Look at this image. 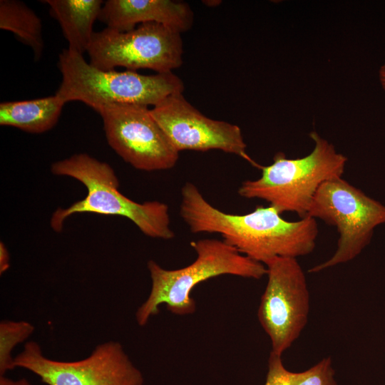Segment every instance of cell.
I'll list each match as a JSON object with an SVG mask.
<instances>
[{
  "instance_id": "6da1fadb",
  "label": "cell",
  "mask_w": 385,
  "mask_h": 385,
  "mask_svg": "<svg viewBox=\"0 0 385 385\" xmlns=\"http://www.w3.org/2000/svg\"><path fill=\"white\" fill-rule=\"evenodd\" d=\"M180 215L191 232L218 233L225 243L262 264L274 257L297 258L311 253L319 233L316 219L306 216L287 221L271 205L242 215L224 212L190 182L181 189Z\"/></svg>"
},
{
  "instance_id": "7a4b0ae2",
  "label": "cell",
  "mask_w": 385,
  "mask_h": 385,
  "mask_svg": "<svg viewBox=\"0 0 385 385\" xmlns=\"http://www.w3.org/2000/svg\"><path fill=\"white\" fill-rule=\"evenodd\" d=\"M53 174L68 176L85 185L86 196L66 208H58L50 220L51 228L61 232L66 220L78 213L125 217L152 238L170 240L168 206L159 201L135 202L118 190L119 181L112 167L86 153H78L51 165Z\"/></svg>"
},
{
  "instance_id": "3957f363",
  "label": "cell",
  "mask_w": 385,
  "mask_h": 385,
  "mask_svg": "<svg viewBox=\"0 0 385 385\" xmlns=\"http://www.w3.org/2000/svg\"><path fill=\"white\" fill-rule=\"evenodd\" d=\"M190 245L196 252V259L186 267L166 270L154 260L148 262L151 289L135 313L140 327L158 314L161 304H165L168 310L174 314L194 313L196 304L191 292L202 282L223 274L255 279L267 274L264 264L241 254L223 240L201 239Z\"/></svg>"
},
{
  "instance_id": "277c9868",
  "label": "cell",
  "mask_w": 385,
  "mask_h": 385,
  "mask_svg": "<svg viewBox=\"0 0 385 385\" xmlns=\"http://www.w3.org/2000/svg\"><path fill=\"white\" fill-rule=\"evenodd\" d=\"M58 66L62 81L56 94L66 103L81 101L96 111L122 104L153 107L184 90L183 81L173 72L142 75L128 70H101L68 48L59 53Z\"/></svg>"
},
{
  "instance_id": "5b68a950",
  "label": "cell",
  "mask_w": 385,
  "mask_h": 385,
  "mask_svg": "<svg viewBox=\"0 0 385 385\" xmlns=\"http://www.w3.org/2000/svg\"><path fill=\"white\" fill-rule=\"evenodd\" d=\"M309 136L314 148L309 155L289 159L284 153H277L272 164L261 165L259 178L242 183L238 194L244 198L265 200L281 214L292 212L301 218L306 217L320 185L342 178L347 161L316 132Z\"/></svg>"
},
{
  "instance_id": "8992f818",
  "label": "cell",
  "mask_w": 385,
  "mask_h": 385,
  "mask_svg": "<svg viewBox=\"0 0 385 385\" xmlns=\"http://www.w3.org/2000/svg\"><path fill=\"white\" fill-rule=\"evenodd\" d=\"M307 216L336 227L339 235L332 257L309 269L315 273L356 257L370 242L375 227L385 223V205L337 178L320 185Z\"/></svg>"
},
{
  "instance_id": "52a82bcc",
  "label": "cell",
  "mask_w": 385,
  "mask_h": 385,
  "mask_svg": "<svg viewBox=\"0 0 385 385\" xmlns=\"http://www.w3.org/2000/svg\"><path fill=\"white\" fill-rule=\"evenodd\" d=\"M90 63L101 70L124 67L164 73L183 64L181 34L160 24L146 23L120 32L108 28L95 32L87 51Z\"/></svg>"
},
{
  "instance_id": "ba28073f",
  "label": "cell",
  "mask_w": 385,
  "mask_h": 385,
  "mask_svg": "<svg viewBox=\"0 0 385 385\" xmlns=\"http://www.w3.org/2000/svg\"><path fill=\"white\" fill-rule=\"evenodd\" d=\"M264 265L268 280L257 317L270 339L271 353L282 356L307 324L309 293L297 258L274 257Z\"/></svg>"
},
{
  "instance_id": "9c48e42d",
  "label": "cell",
  "mask_w": 385,
  "mask_h": 385,
  "mask_svg": "<svg viewBox=\"0 0 385 385\" xmlns=\"http://www.w3.org/2000/svg\"><path fill=\"white\" fill-rule=\"evenodd\" d=\"M14 363L48 385H143L144 381L141 371L115 341L98 345L88 357L76 361L48 359L37 342H28Z\"/></svg>"
},
{
  "instance_id": "30bf717a",
  "label": "cell",
  "mask_w": 385,
  "mask_h": 385,
  "mask_svg": "<svg viewBox=\"0 0 385 385\" xmlns=\"http://www.w3.org/2000/svg\"><path fill=\"white\" fill-rule=\"evenodd\" d=\"M98 112L111 148L126 163L143 171L173 168L179 152L147 106L122 104L103 107Z\"/></svg>"
},
{
  "instance_id": "8fae6325",
  "label": "cell",
  "mask_w": 385,
  "mask_h": 385,
  "mask_svg": "<svg viewBox=\"0 0 385 385\" xmlns=\"http://www.w3.org/2000/svg\"><path fill=\"white\" fill-rule=\"evenodd\" d=\"M150 113L178 152L220 150L261 167L246 153L247 145L238 125L205 116L183 93L168 96L153 106Z\"/></svg>"
},
{
  "instance_id": "7c38bea8",
  "label": "cell",
  "mask_w": 385,
  "mask_h": 385,
  "mask_svg": "<svg viewBox=\"0 0 385 385\" xmlns=\"http://www.w3.org/2000/svg\"><path fill=\"white\" fill-rule=\"evenodd\" d=\"M98 19L108 29L124 32L137 25L157 23L180 34L193 24V12L188 4L171 0H108Z\"/></svg>"
},
{
  "instance_id": "4fadbf2b",
  "label": "cell",
  "mask_w": 385,
  "mask_h": 385,
  "mask_svg": "<svg viewBox=\"0 0 385 385\" xmlns=\"http://www.w3.org/2000/svg\"><path fill=\"white\" fill-rule=\"evenodd\" d=\"M51 15L58 21L68 49L83 54L91 43L94 22L104 2L101 0H45Z\"/></svg>"
},
{
  "instance_id": "5bb4252c",
  "label": "cell",
  "mask_w": 385,
  "mask_h": 385,
  "mask_svg": "<svg viewBox=\"0 0 385 385\" xmlns=\"http://www.w3.org/2000/svg\"><path fill=\"white\" fill-rule=\"evenodd\" d=\"M65 103L57 94L36 99L2 102L0 103V125L31 133H44L56 125Z\"/></svg>"
},
{
  "instance_id": "9a60e30c",
  "label": "cell",
  "mask_w": 385,
  "mask_h": 385,
  "mask_svg": "<svg viewBox=\"0 0 385 385\" xmlns=\"http://www.w3.org/2000/svg\"><path fill=\"white\" fill-rule=\"evenodd\" d=\"M0 28L12 32L31 48L36 61L41 58L44 48L41 20L25 3L1 0Z\"/></svg>"
},
{
  "instance_id": "2e32d148",
  "label": "cell",
  "mask_w": 385,
  "mask_h": 385,
  "mask_svg": "<svg viewBox=\"0 0 385 385\" xmlns=\"http://www.w3.org/2000/svg\"><path fill=\"white\" fill-rule=\"evenodd\" d=\"M334 374L330 356L304 371L292 372L284 367L281 356L270 352L264 385H339Z\"/></svg>"
},
{
  "instance_id": "e0dca14e",
  "label": "cell",
  "mask_w": 385,
  "mask_h": 385,
  "mask_svg": "<svg viewBox=\"0 0 385 385\" xmlns=\"http://www.w3.org/2000/svg\"><path fill=\"white\" fill-rule=\"evenodd\" d=\"M34 332L33 324L26 321L2 320L0 322V376L16 368L12 350Z\"/></svg>"
},
{
  "instance_id": "ac0fdd59",
  "label": "cell",
  "mask_w": 385,
  "mask_h": 385,
  "mask_svg": "<svg viewBox=\"0 0 385 385\" xmlns=\"http://www.w3.org/2000/svg\"><path fill=\"white\" fill-rule=\"evenodd\" d=\"M10 267V256L4 243L0 242V274L5 272Z\"/></svg>"
},
{
  "instance_id": "d6986e66",
  "label": "cell",
  "mask_w": 385,
  "mask_h": 385,
  "mask_svg": "<svg viewBox=\"0 0 385 385\" xmlns=\"http://www.w3.org/2000/svg\"><path fill=\"white\" fill-rule=\"evenodd\" d=\"M0 385H31L26 379L12 380L4 376H0Z\"/></svg>"
},
{
  "instance_id": "ffe728a7",
  "label": "cell",
  "mask_w": 385,
  "mask_h": 385,
  "mask_svg": "<svg viewBox=\"0 0 385 385\" xmlns=\"http://www.w3.org/2000/svg\"><path fill=\"white\" fill-rule=\"evenodd\" d=\"M379 79L381 84L385 91V64H384L379 70Z\"/></svg>"
}]
</instances>
